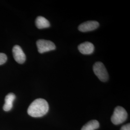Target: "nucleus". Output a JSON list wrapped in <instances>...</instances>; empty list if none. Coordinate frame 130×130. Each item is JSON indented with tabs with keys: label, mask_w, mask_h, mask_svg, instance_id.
I'll use <instances>...</instances> for the list:
<instances>
[{
	"label": "nucleus",
	"mask_w": 130,
	"mask_h": 130,
	"mask_svg": "<svg viewBox=\"0 0 130 130\" xmlns=\"http://www.w3.org/2000/svg\"><path fill=\"white\" fill-rule=\"evenodd\" d=\"M49 110V105L46 101L42 98L35 100L29 105L28 114L32 117L38 118L46 114Z\"/></svg>",
	"instance_id": "1"
},
{
	"label": "nucleus",
	"mask_w": 130,
	"mask_h": 130,
	"mask_svg": "<svg viewBox=\"0 0 130 130\" xmlns=\"http://www.w3.org/2000/svg\"><path fill=\"white\" fill-rule=\"evenodd\" d=\"M127 117L128 114L125 109L122 107L118 106L114 109L111 120L114 124L119 125L124 122Z\"/></svg>",
	"instance_id": "2"
},
{
	"label": "nucleus",
	"mask_w": 130,
	"mask_h": 130,
	"mask_svg": "<svg viewBox=\"0 0 130 130\" xmlns=\"http://www.w3.org/2000/svg\"><path fill=\"white\" fill-rule=\"evenodd\" d=\"M93 70L94 74L101 81L106 82L108 79V74L107 69L102 63L96 62L93 66Z\"/></svg>",
	"instance_id": "3"
},
{
	"label": "nucleus",
	"mask_w": 130,
	"mask_h": 130,
	"mask_svg": "<svg viewBox=\"0 0 130 130\" xmlns=\"http://www.w3.org/2000/svg\"><path fill=\"white\" fill-rule=\"evenodd\" d=\"M38 50L39 53L42 54L45 52L54 50L56 45L54 42L45 40H39L36 42Z\"/></svg>",
	"instance_id": "4"
},
{
	"label": "nucleus",
	"mask_w": 130,
	"mask_h": 130,
	"mask_svg": "<svg viewBox=\"0 0 130 130\" xmlns=\"http://www.w3.org/2000/svg\"><path fill=\"white\" fill-rule=\"evenodd\" d=\"M12 52L15 61L19 64H23L26 61V57L21 47L16 45L13 47Z\"/></svg>",
	"instance_id": "5"
},
{
	"label": "nucleus",
	"mask_w": 130,
	"mask_h": 130,
	"mask_svg": "<svg viewBox=\"0 0 130 130\" xmlns=\"http://www.w3.org/2000/svg\"><path fill=\"white\" fill-rule=\"evenodd\" d=\"M99 26V23L96 21H88L81 24L79 26V30L81 32H88L96 29Z\"/></svg>",
	"instance_id": "6"
},
{
	"label": "nucleus",
	"mask_w": 130,
	"mask_h": 130,
	"mask_svg": "<svg viewBox=\"0 0 130 130\" xmlns=\"http://www.w3.org/2000/svg\"><path fill=\"white\" fill-rule=\"evenodd\" d=\"M78 49L79 51L84 55H90L94 51V47L92 43L86 42L79 44Z\"/></svg>",
	"instance_id": "7"
},
{
	"label": "nucleus",
	"mask_w": 130,
	"mask_h": 130,
	"mask_svg": "<svg viewBox=\"0 0 130 130\" xmlns=\"http://www.w3.org/2000/svg\"><path fill=\"white\" fill-rule=\"evenodd\" d=\"M15 98V95L13 93H8L5 98V104L3 109L5 111H9L13 107V103Z\"/></svg>",
	"instance_id": "8"
},
{
	"label": "nucleus",
	"mask_w": 130,
	"mask_h": 130,
	"mask_svg": "<svg viewBox=\"0 0 130 130\" xmlns=\"http://www.w3.org/2000/svg\"><path fill=\"white\" fill-rule=\"evenodd\" d=\"M35 24L37 28L39 29L49 28L50 26L49 21L42 16L38 17L35 21Z\"/></svg>",
	"instance_id": "9"
},
{
	"label": "nucleus",
	"mask_w": 130,
	"mask_h": 130,
	"mask_svg": "<svg viewBox=\"0 0 130 130\" xmlns=\"http://www.w3.org/2000/svg\"><path fill=\"white\" fill-rule=\"evenodd\" d=\"M99 123L96 120H92L88 122L82 127L81 130H95L99 128Z\"/></svg>",
	"instance_id": "10"
},
{
	"label": "nucleus",
	"mask_w": 130,
	"mask_h": 130,
	"mask_svg": "<svg viewBox=\"0 0 130 130\" xmlns=\"http://www.w3.org/2000/svg\"><path fill=\"white\" fill-rule=\"evenodd\" d=\"M7 56L3 53H0V65H3L7 61Z\"/></svg>",
	"instance_id": "11"
},
{
	"label": "nucleus",
	"mask_w": 130,
	"mask_h": 130,
	"mask_svg": "<svg viewBox=\"0 0 130 130\" xmlns=\"http://www.w3.org/2000/svg\"><path fill=\"white\" fill-rule=\"evenodd\" d=\"M121 130H130V124L128 123L121 127Z\"/></svg>",
	"instance_id": "12"
}]
</instances>
